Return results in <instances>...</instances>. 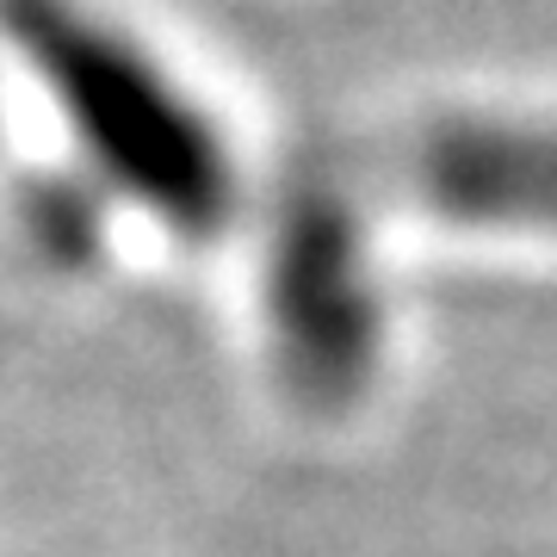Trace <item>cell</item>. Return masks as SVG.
<instances>
[{
    "instance_id": "cell-1",
    "label": "cell",
    "mask_w": 557,
    "mask_h": 557,
    "mask_svg": "<svg viewBox=\"0 0 557 557\" xmlns=\"http://www.w3.org/2000/svg\"><path fill=\"white\" fill-rule=\"evenodd\" d=\"M0 57L50 112L62 156L131 223L174 248H218L248 223L236 124L106 0H0Z\"/></svg>"
},
{
    "instance_id": "cell-2",
    "label": "cell",
    "mask_w": 557,
    "mask_h": 557,
    "mask_svg": "<svg viewBox=\"0 0 557 557\" xmlns=\"http://www.w3.org/2000/svg\"><path fill=\"white\" fill-rule=\"evenodd\" d=\"M255 335L267 379L304 416H347L379 391L397 335L379 236L335 180H298L260 218Z\"/></svg>"
},
{
    "instance_id": "cell-3",
    "label": "cell",
    "mask_w": 557,
    "mask_h": 557,
    "mask_svg": "<svg viewBox=\"0 0 557 557\" xmlns=\"http://www.w3.org/2000/svg\"><path fill=\"white\" fill-rule=\"evenodd\" d=\"M403 193L465 242L557 248V106H465L403 149Z\"/></svg>"
},
{
    "instance_id": "cell-4",
    "label": "cell",
    "mask_w": 557,
    "mask_h": 557,
    "mask_svg": "<svg viewBox=\"0 0 557 557\" xmlns=\"http://www.w3.org/2000/svg\"><path fill=\"white\" fill-rule=\"evenodd\" d=\"M7 218H13L25 260L57 278H94L112 260L119 223H131L69 156L57 168H32V174L13 180Z\"/></svg>"
}]
</instances>
